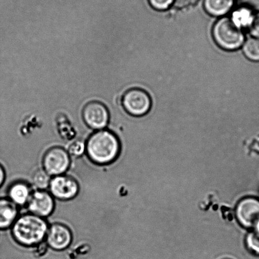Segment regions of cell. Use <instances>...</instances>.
<instances>
[{
    "mask_svg": "<svg viewBox=\"0 0 259 259\" xmlns=\"http://www.w3.org/2000/svg\"><path fill=\"white\" fill-rule=\"evenodd\" d=\"M5 179V172L1 165H0V187H2V185L4 184V181Z\"/></svg>",
    "mask_w": 259,
    "mask_h": 259,
    "instance_id": "obj_21",
    "label": "cell"
},
{
    "mask_svg": "<svg viewBox=\"0 0 259 259\" xmlns=\"http://www.w3.org/2000/svg\"><path fill=\"white\" fill-rule=\"evenodd\" d=\"M70 165V154L62 147L55 146L48 150L42 159L43 169L51 176L64 174Z\"/></svg>",
    "mask_w": 259,
    "mask_h": 259,
    "instance_id": "obj_4",
    "label": "cell"
},
{
    "mask_svg": "<svg viewBox=\"0 0 259 259\" xmlns=\"http://www.w3.org/2000/svg\"><path fill=\"white\" fill-rule=\"evenodd\" d=\"M86 125L95 130L105 129L110 121V113L103 103L94 101L86 104L82 111Z\"/></svg>",
    "mask_w": 259,
    "mask_h": 259,
    "instance_id": "obj_6",
    "label": "cell"
},
{
    "mask_svg": "<svg viewBox=\"0 0 259 259\" xmlns=\"http://www.w3.org/2000/svg\"><path fill=\"white\" fill-rule=\"evenodd\" d=\"M85 143L81 140L73 142L68 148V154L75 157L82 156L85 152Z\"/></svg>",
    "mask_w": 259,
    "mask_h": 259,
    "instance_id": "obj_18",
    "label": "cell"
},
{
    "mask_svg": "<svg viewBox=\"0 0 259 259\" xmlns=\"http://www.w3.org/2000/svg\"><path fill=\"white\" fill-rule=\"evenodd\" d=\"M121 102L126 113L133 116L145 115L151 106V100L148 93L139 88L126 91Z\"/></svg>",
    "mask_w": 259,
    "mask_h": 259,
    "instance_id": "obj_5",
    "label": "cell"
},
{
    "mask_svg": "<svg viewBox=\"0 0 259 259\" xmlns=\"http://www.w3.org/2000/svg\"><path fill=\"white\" fill-rule=\"evenodd\" d=\"M174 0H149L150 4L154 9L164 10L171 6Z\"/></svg>",
    "mask_w": 259,
    "mask_h": 259,
    "instance_id": "obj_19",
    "label": "cell"
},
{
    "mask_svg": "<svg viewBox=\"0 0 259 259\" xmlns=\"http://www.w3.org/2000/svg\"><path fill=\"white\" fill-rule=\"evenodd\" d=\"M51 195L56 199L68 200L77 196L79 187L77 181L67 175H59L51 179L50 184Z\"/></svg>",
    "mask_w": 259,
    "mask_h": 259,
    "instance_id": "obj_8",
    "label": "cell"
},
{
    "mask_svg": "<svg viewBox=\"0 0 259 259\" xmlns=\"http://www.w3.org/2000/svg\"><path fill=\"white\" fill-rule=\"evenodd\" d=\"M46 240L47 244L53 249L65 250L72 243V232L64 225L55 223L48 228Z\"/></svg>",
    "mask_w": 259,
    "mask_h": 259,
    "instance_id": "obj_10",
    "label": "cell"
},
{
    "mask_svg": "<svg viewBox=\"0 0 259 259\" xmlns=\"http://www.w3.org/2000/svg\"><path fill=\"white\" fill-rule=\"evenodd\" d=\"M51 179V176L44 169L38 170L32 177L33 183L40 190H45L49 188Z\"/></svg>",
    "mask_w": 259,
    "mask_h": 259,
    "instance_id": "obj_16",
    "label": "cell"
},
{
    "mask_svg": "<svg viewBox=\"0 0 259 259\" xmlns=\"http://www.w3.org/2000/svg\"><path fill=\"white\" fill-rule=\"evenodd\" d=\"M254 15L247 8H240L233 14L232 20L240 27L249 26Z\"/></svg>",
    "mask_w": 259,
    "mask_h": 259,
    "instance_id": "obj_15",
    "label": "cell"
},
{
    "mask_svg": "<svg viewBox=\"0 0 259 259\" xmlns=\"http://www.w3.org/2000/svg\"><path fill=\"white\" fill-rule=\"evenodd\" d=\"M236 216L243 227L255 229L259 227V200L249 197L241 200L236 209Z\"/></svg>",
    "mask_w": 259,
    "mask_h": 259,
    "instance_id": "obj_7",
    "label": "cell"
},
{
    "mask_svg": "<svg viewBox=\"0 0 259 259\" xmlns=\"http://www.w3.org/2000/svg\"><path fill=\"white\" fill-rule=\"evenodd\" d=\"M233 0H205L204 7L207 12L214 16L227 14L232 9Z\"/></svg>",
    "mask_w": 259,
    "mask_h": 259,
    "instance_id": "obj_13",
    "label": "cell"
},
{
    "mask_svg": "<svg viewBox=\"0 0 259 259\" xmlns=\"http://www.w3.org/2000/svg\"><path fill=\"white\" fill-rule=\"evenodd\" d=\"M27 205L31 214L42 218L52 214L55 208L53 197L45 190H38L32 193Z\"/></svg>",
    "mask_w": 259,
    "mask_h": 259,
    "instance_id": "obj_9",
    "label": "cell"
},
{
    "mask_svg": "<svg viewBox=\"0 0 259 259\" xmlns=\"http://www.w3.org/2000/svg\"><path fill=\"white\" fill-rule=\"evenodd\" d=\"M247 245L251 252L259 255V227L253 229L252 232L248 235Z\"/></svg>",
    "mask_w": 259,
    "mask_h": 259,
    "instance_id": "obj_17",
    "label": "cell"
},
{
    "mask_svg": "<svg viewBox=\"0 0 259 259\" xmlns=\"http://www.w3.org/2000/svg\"><path fill=\"white\" fill-rule=\"evenodd\" d=\"M48 228L44 218L30 213L17 218L12 225V233L19 244L32 247L43 242L47 237Z\"/></svg>",
    "mask_w": 259,
    "mask_h": 259,
    "instance_id": "obj_2",
    "label": "cell"
},
{
    "mask_svg": "<svg viewBox=\"0 0 259 259\" xmlns=\"http://www.w3.org/2000/svg\"><path fill=\"white\" fill-rule=\"evenodd\" d=\"M248 28L251 34L259 39V14L254 15Z\"/></svg>",
    "mask_w": 259,
    "mask_h": 259,
    "instance_id": "obj_20",
    "label": "cell"
},
{
    "mask_svg": "<svg viewBox=\"0 0 259 259\" xmlns=\"http://www.w3.org/2000/svg\"><path fill=\"white\" fill-rule=\"evenodd\" d=\"M243 53L248 59L259 62V39L250 38L243 44Z\"/></svg>",
    "mask_w": 259,
    "mask_h": 259,
    "instance_id": "obj_14",
    "label": "cell"
},
{
    "mask_svg": "<svg viewBox=\"0 0 259 259\" xmlns=\"http://www.w3.org/2000/svg\"><path fill=\"white\" fill-rule=\"evenodd\" d=\"M18 206L9 199H0V230L12 227L17 219Z\"/></svg>",
    "mask_w": 259,
    "mask_h": 259,
    "instance_id": "obj_11",
    "label": "cell"
},
{
    "mask_svg": "<svg viewBox=\"0 0 259 259\" xmlns=\"http://www.w3.org/2000/svg\"><path fill=\"white\" fill-rule=\"evenodd\" d=\"M213 36L220 47L228 50L237 49L242 45L245 39L241 27L227 17L218 20L215 24Z\"/></svg>",
    "mask_w": 259,
    "mask_h": 259,
    "instance_id": "obj_3",
    "label": "cell"
},
{
    "mask_svg": "<svg viewBox=\"0 0 259 259\" xmlns=\"http://www.w3.org/2000/svg\"><path fill=\"white\" fill-rule=\"evenodd\" d=\"M85 152L95 163L105 165L117 158L120 151L118 137L107 129L97 131L91 134L85 143Z\"/></svg>",
    "mask_w": 259,
    "mask_h": 259,
    "instance_id": "obj_1",
    "label": "cell"
},
{
    "mask_svg": "<svg viewBox=\"0 0 259 259\" xmlns=\"http://www.w3.org/2000/svg\"><path fill=\"white\" fill-rule=\"evenodd\" d=\"M9 199L17 206L27 204L32 195L31 189L27 182L17 181L10 187L8 191Z\"/></svg>",
    "mask_w": 259,
    "mask_h": 259,
    "instance_id": "obj_12",
    "label": "cell"
}]
</instances>
